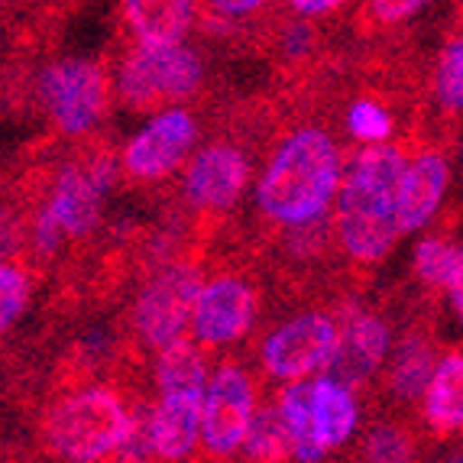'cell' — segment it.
<instances>
[{
    "instance_id": "1",
    "label": "cell",
    "mask_w": 463,
    "mask_h": 463,
    "mask_svg": "<svg viewBox=\"0 0 463 463\" xmlns=\"http://www.w3.org/2000/svg\"><path fill=\"white\" fill-rule=\"evenodd\" d=\"M344 165V149L325 124H295L272 143L256 178L253 208L260 221L272 231H295L331 217Z\"/></svg>"
},
{
    "instance_id": "2",
    "label": "cell",
    "mask_w": 463,
    "mask_h": 463,
    "mask_svg": "<svg viewBox=\"0 0 463 463\" xmlns=\"http://www.w3.org/2000/svg\"><path fill=\"white\" fill-rule=\"evenodd\" d=\"M405 165L409 143L360 146L344 165L334 201V237L354 269L379 266L399 243V185Z\"/></svg>"
},
{
    "instance_id": "3",
    "label": "cell",
    "mask_w": 463,
    "mask_h": 463,
    "mask_svg": "<svg viewBox=\"0 0 463 463\" xmlns=\"http://www.w3.org/2000/svg\"><path fill=\"white\" fill-rule=\"evenodd\" d=\"M139 411L130 392L110 383H88L59 392L43 411L39 438L65 463H108L127 454L137 438Z\"/></svg>"
},
{
    "instance_id": "4",
    "label": "cell",
    "mask_w": 463,
    "mask_h": 463,
    "mask_svg": "<svg viewBox=\"0 0 463 463\" xmlns=\"http://www.w3.org/2000/svg\"><path fill=\"white\" fill-rule=\"evenodd\" d=\"M204 88V59L188 43L139 46L133 43L117 65V98L130 110H169Z\"/></svg>"
},
{
    "instance_id": "5",
    "label": "cell",
    "mask_w": 463,
    "mask_h": 463,
    "mask_svg": "<svg viewBox=\"0 0 463 463\" xmlns=\"http://www.w3.org/2000/svg\"><path fill=\"white\" fill-rule=\"evenodd\" d=\"M201 286L204 279L192 260H172V263L156 266L130 305V334L139 350L163 354L165 347L185 340V331H192Z\"/></svg>"
},
{
    "instance_id": "6",
    "label": "cell",
    "mask_w": 463,
    "mask_h": 463,
    "mask_svg": "<svg viewBox=\"0 0 463 463\" xmlns=\"http://www.w3.org/2000/svg\"><path fill=\"white\" fill-rule=\"evenodd\" d=\"M36 100L52 127L69 139H85L110 110V71L98 59H59L36 78Z\"/></svg>"
},
{
    "instance_id": "7",
    "label": "cell",
    "mask_w": 463,
    "mask_h": 463,
    "mask_svg": "<svg viewBox=\"0 0 463 463\" xmlns=\"http://www.w3.org/2000/svg\"><path fill=\"white\" fill-rule=\"evenodd\" d=\"M340 347L337 311L308 308L279 321L260 340V366L276 383H301L331 370Z\"/></svg>"
},
{
    "instance_id": "8",
    "label": "cell",
    "mask_w": 463,
    "mask_h": 463,
    "mask_svg": "<svg viewBox=\"0 0 463 463\" xmlns=\"http://www.w3.org/2000/svg\"><path fill=\"white\" fill-rule=\"evenodd\" d=\"M256 379L240 360H224L208 379L201 402V450L211 463H224L243 450L260 409Z\"/></svg>"
},
{
    "instance_id": "9",
    "label": "cell",
    "mask_w": 463,
    "mask_h": 463,
    "mask_svg": "<svg viewBox=\"0 0 463 463\" xmlns=\"http://www.w3.org/2000/svg\"><path fill=\"white\" fill-rule=\"evenodd\" d=\"M253 178V156L240 139H211L185 163L182 198L208 224L240 204Z\"/></svg>"
},
{
    "instance_id": "10",
    "label": "cell",
    "mask_w": 463,
    "mask_h": 463,
    "mask_svg": "<svg viewBox=\"0 0 463 463\" xmlns=\"http://www.w3.org/2000/svg\"><path fill=\"white\" fill-rule=\"evenodd\" d=\"M194 143H198V120L192 117V110H159L117 153L120 175L130 178L133 185H159V182L175 175L178 169H185Z\"/></svg>"
},
{
    "instance_id": "11",
    "label": "cell",
    "mask_w": 463,
    "mask_h": 463,
    "mask_svg": "<svg viewBox=\"0 0 463 463\" xmlns=\"http://www.w3.org/2000/svg\"><path fill=\"white\" fill-rule=\"evenodd\" d=\"M260 317V286L243 272H214L204 279V286L194 301L192 340L204 350L231 347L253 331Z\"/></svg>"
},
{
    "instance_id": "12",
    "label": "cell",
    "mask_w": 463,
    "mask_h": 463,
    "mask_svg": "<svg viewBox=\"0 0 463 463\" xmlns=\"http://www.w3.org/2000/svg\"><path fill=\"white\" fill-rule=\"evenodd\" d=\"M204 392H159V402L139 411V428L124 457H153L156 463H188L201 448Z\"/></svg>"
},
{
    "instance_id": "13",
    "label": "cell",
    "mask_w": 463,
    "mask_h": 463,
    "mask_svg": "<svg viewBox=\"0 0 463 463\" xmlns=\"http://www.w3.org/2000/svg\"><path fill=\"white\" fill-rule=\"evenodd\" d=\"M334 311L340 321V347L327 376H334L350 389L370 386L373 376L383 373L389 350H392L389 321L379 311L364 308L356 298L340 301V305H334Z\"/></svg>"
},
{
    "instance_id": "14",
    "label": "cell",
    "mask_w": 463,
    "mask_h": 463,
    "mask_svg": "<svg viewBox=\"0 0 463 463\" xmlns=\"http://www.w3.org/2000/svg\"><path fill=\"white\" fill-rule=\"evenodd\" d=\"M450 188V159L438 143H418L399 185V227L415 233L431 224Z\"/></svg>"
},
{
    "instance_id": "15",
    "label": "cell",
    "mask_w": 463,
    "mask_h": 463,
    "mask_svg": "<svg viewBox=\"0 0 463 463\" xmlns=\"http://www.w3.org/2000/svg\"><path fill=\"white\" fill-rule=\"evenodd\" d=\"M438 340L428 325H411L405 327V334L399 337L392 350H389V360L383 366V386L386 395L399 405V409H411L415 402H421L428 383L434 376V366H438Z\"/></svg>"
},
{
    "instance_id": "16",
    "label": "cell",
    "mask_w": 463,
    "mask_h": 463,
    "mask_svg": "<svg viewBox=\"0 0 463 463\" xmlns=\"http://www.w3.org/2000/svg\"><path fill=\"white\" fill-rule=\"evenodd\" d=\"M360 425V402L356 392L334 376L311 379V434L321 454L340 450L354 438Z\"/></svg>"
},
{
    "instance_id": "17",
    "label": "cell",
    "mask_w": 463,
    "mask_h": 463,
    "mask_svg": "<svg viewBox=\"0 0 463 463\" xmlns=\"http://www.w3.org/2000/svg\"><path fill=\"white\" fill-rule=\"evenodd\" d=\"M124 24L139 46L185 43L198 20V0H120Z\"/></svg>"
},
{
    "instance_id": "18",
    "label": "cell",
    "mask_w": 463,
    "mask_h": 463,
    "mask_svg": "<svg viewBox=\"0 0 463 463\" xmlns=\"http://www.w3.org/2000/svg\"><path fill=\"white\" fill-rule=\"evenodd\" d=\"M421 421L434 438L463 434V347L440 354L434 376L421 395Z\"/></svg>"
},
{
    "instance_id": "19",
    "label": "cell",
    "mask_w": 463,
    "mask_h": 463,
    "mask_svg": "<svg viewBox=\"0 0 463 463\" xmlns=\"http://www.w3.org/2000/svg\"><path fill=\"white\" fill-rule=\"evenodd\" d=\"M431 100L438 117L448 127H457L463 120V10L440 43L438 59H434Z\"/></svg>"
},
{
    "instance_id": "20",
    "label": "cell",
    "mask_w": 463,
    "mask_h": 463,
    "mask_svg": "<svg viewBox=\"0 0 463 463\" xmlns=\"http://www.w3.org/2000/svg\"><path fill=\"white\" fill-rule=\"evenodd\" d=\"M211 379L208 350L198 340H178L163 354H156L153 383L159 392H204Z\"/></svg>"
},
{
    "instance_id": "21",
    "label": "cell",
    "mask_w": 463,
    "mask_h": 463,
    "mask_svg": "<svg viewBox=\"0 0 463 463\" xmlns=\"http://www.w3.org/2000/svg\"><path fill=\"white\" fill-rule=\"evenodd\" d=\"M243 460L247 463H288L295 460V444L292 434H288L286 421L279 415L276 399L260 405L253 415V425H250L247 444H243Z\"/></svg>"
},
{
    "instance_id": "22",
    "label": "cell",
    "mask_w": 463,
    "mask_h": 463,
    "mask_svg": "<svg viewBox=\"0 0 463 463\" xmlns=\"http://www.w3.org/2000/svg\"><path fill=\"white\" fill-rule=\"evenodd\" d=\"M279 415L286 421L288 434L295 444V463H321L325 454L317 450L315 434H311V383H288L286 389H279L276 395Z\"/></svg>"
},
{
    "instance_id": "23",
    "label": "cell",
    "mask_w": 463,
    "mask_h": 463,
    "mask_svg": "<svg viewBox=\"0 0 463 463\" xmlns=\"http://www.w3.org/2000/svg\"><path fill=\"white\" fill-rule=\"evenodd\" d=\"M360 463H421L418 434L399 418H383L360 440Z\"/></svg>"
},
{
    "instance_id": "24",
    "label": "cell",
    "mask_w": 463,
    "mask_h": 463,
    "mask_svg": "<svg viewBox=\"0 0 463 463\" xmlns=\"http://www.w3.org/2000/svg\"><path fill=\"white\" fill-rule=\"evenodd\" d=\"M463 263V243L450 237H425L415 250V279L428 292H448Z\"/></svg>"
},
{
    "instance_id": "25",
    "label": "cell",
    "mask_w": 463,
    "mask_h": 463,
    "mask_svg": "<svg viewBox=\"0 0 463 463\" xmlns=\"http://www.w3.org/2000/svg\"><path fill=\"white\" fill-rule=\"evenodd\" d=\"M269 43L279 59L286 62V69L292 71H308L321 52V33L315 30L311 20H298V16L282 30H269Z\"/></svg>"
},
{
    "instance_id": "26",
    "label": "cell",
    "mask_w": 463,
    "mask_h": 463,
    "mask_svg": "<svg viewBox=\"0 0 463 463\" xmlns=\"http://www.w3.org/2000/svg\"><path fill=\"white\" fill-rule=\"evenodd\" d=\"M347 133L360 143V146H373V143H389L395 133V117L389 108H383L379 98H360L350 100L347 108Z\"/></svg>"
},
{
    "instance_id": "27",
    "label": "cell",
    "mask_w": 463,
    "mask_h": 463,
    "mask_svg": "<svg viewBox=\"0 0 463 463\" xmlns=\"http://www.w3.org/2000/svg\"><path fill=\"white\" fill-rule=\"evenodd\" d=\"M33 298V269L14 260H0V334L24 317Z\"/></svg>"
},
{
    "instance_id": "28",
    "label": "cell",
    "mask_w": 463,
    "mask_h": 463,
    "mask_svg": "<svg viewBox=\"0 0 463 463\" xmlns=\"http://www.w3.org/2000/svg\"><path fill=\"white\" fill-rule=\"evenodd\" d=\"M26 243H30V214H26V201H0V260H14L24 256L26 266Z\"/></svg>"
},
{
    "instance_id": "29",
    "label": "cell",
    "mask_w": 463,
    "mask_h": 463,
    "mask_svg": "<svg viewBox=\"0 0 463 463\" xmlns=\"http://www.w3.org/2000/svg\"><path fill=\"white\" fill-rule=\"evenodd\" d=\"M431 0H366L360 24L366 30H392V26L409 24L411 16H418Z\"/></svg>"
},
{
    "instance_id": "30",
    "label": "cell",
    "mask_w": 463,
    "mask_h": 463,
    "mask_svg": "<svg viewBox=\"0 0 463 463\" xmlns=\"http://www.w3.org/2000/svg\"><path fill=\"white\" fill-rule=\"evenodd\" d=\"M263 7H269V0H201L198 14H208V16H217V20H227V24L253 30L250 16L260 14Z\"/></svg>"
},
{
    "instance_id": "31",
    "label": "cell",
    "mask_w": 463,
    "mask_h": 463,
    "mask_svg": "<svg viewBox=\"0 0 463 463\" xmlns=\"http://www.w3.org/2000/svg\"><path fill=\"white\" fill-rule=\"evenodd\" d=\"M350 0H286V10L298 20H325V16L337 14V10L347 7Z\"/></svg>"
},
{
    "instance_id": "32",
    "label": "cell",
    "mask_w": 463,
    "mask_h": 463,
    "mask_svg": "<svg viewBox=\"0 0 463 463\" xmlns=\"http://www.w3.org/2000/svg\"><path fill=\"white\" fill-rule=\"evenodd\" d=\"M421 463H463V440L457 444H440L434 454H428Z\"/></svg>"
},
{
    "instance_id": "33",
    "label": "cell",
    "mask_w": 463,
    "mask_h": 463,
    "mask_svg": "<svg viewBox=\"0 0 463 463\" xmlns=\"http://www.w3.org/2000/svg\"><path fill=\"white\" fill-rule=\"evenodd\" d=\"M450 298V305H454V315L463 321V263H460V269H457V276H454V282L448 286V292H444Z\"/></svg>"
},
{
    "instance_id": "34",
    "label": "cell",
    "mask_w": 463,
    "mask_h": 463,
    "mask_svg": "<svg viewBox=\"0 0 463 463\" xmlns=\"http://www.w3.org/2000/svg\"><path fill=\"white\" fill-rule=\"evenodd\" d=\"M120 463H156V460H149V457H124Z\"/></svg>"
},
{
    "instance_id": "35",
    "label": "cell",
    "mask_w": 463,
    "mask_h": 463,
    "mask_svg": "<svg viewBox=\"0 0 463 463\" xmlns=\"http://www.w3.org/2000/svg\"><path fill=\"white\" fill-rule=\"evenodd\" d=\"M457 159H460V169H463V139L457 143Z\"/></svg>"
}]
</instances>
